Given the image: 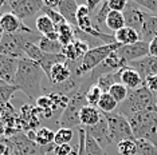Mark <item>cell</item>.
Here are the masks:
<instances>
[{
    "label": "cell",
    "instance_id": "cell-31",
    "mask_svg": "<svg viewBox=\"0 0 157 155\" xmlns=\"http://www.w3.org/2000/svg\"><path fill=\"white\" fill-rule=\"evenodd\" d=\"M108 94H110V96H113L114 100L120 104V103H122V102L128 98L129 90H128L122 83H117V84H114V86H112V88L109 90Z\"/></svg>",
    "mask_w": 157,
    "mask_h": 155
},
{
    "label": "cell",
    "instance_id": "cell-23",
    "mask_svg": "<svg viewBox=\"0 0 157 155\" xmlns=\"http://www.w3.org/2000/svg\"><path fill=\"white\" fill-rule=\"evenodd\" d=\"M55 31L59 35V43L65 47V45L73 43L75 40V32H74V27L70 26V24H63L58 28H55Z\"/></svg>",
    "mask_w": 157,
    "mask_h": 155
},
{
    "label": "cell",
    "instance_id": "cell-18",
    "mask_svg": "<svg viewBox=\"0 0 157 155\" xmlns=\"http://www.w3.org/2000/svg\"><path fill=\"white\" fill-rule=\"evenodd\" d=\"M140 38L145 43H151L155 38H157V16H153L151 13H148L142 28L140 31Z\"/></svg>",
    "mask_w": 157,
    "mask_h": 155
},
{
    "label": "cell",
    "instance_id": "cell-27",
    "mask_svg": "<svg viewBox=\"0 0 157 155\" xmlns=\"http://www.w3.org/2000/svg\"><path fill=\"white\" fill-rule=\"evenodd\" d=\"M97 108L102 114H110V112H116V110L118 108V103L114 100L113 96H110V94L106 92V94H102Z\"/></svg>",
    "mask_w": 157,
    "mask_h": 155
},
{
    "label": "cell",
    "instance_id": "cell-46",
    "mask_svg": "<svg viewBox=\"0 0 157 155\" xmlns=\"http://www.w3.org/2000/svg\"><path fill=\"white\" fill-rule=\"evenodd\" d=\"M69 155H78V144H77L75 147H73V151H71Z\"/></svg>",
    "mask_w": 157,
    "mask_h": 155
},
{
    "label": "cell",
    "instance_id": "cell-26",
    "mask_svg": "<svg viewBox=\"0 0 157 155\" xmlns=\"http://www.w3.org/2000/svg\"><path fill=\"white\" fill-rule=\"evenodd\" d=\"M106 27L109 28L113 32H117L121 28L125 27V19L122 12H117V11H110L106 19Z\"/></svg>",
    "mask_w": 157,
    "mask_h": 155
},
{
    "label": "cell",
    "instance_id": "cell-15",
    "mask_svg": "<svg viewBox=\"0 0 157 155\" xmlns=\"http://www.w3.org/2000/svg\"><path fill=\"white\" fill-rule=\"evenodd\" d=\"M77 11H78V4L75 0H60L58 5V12L63 16V19L67 22V24L73 26L74 28L78 26Z\"/></svg>",
    "mask_w": 157,
    "mask_h": 155
},
{
    "label": "cell",
    "instance_id": "cell-13",
    "mask_svg": "<svg viewBox=\"0 0 157 155\" xmlns=\"http://www.w3.org/2000/svg\"><path fill=\"white\" fill-rule=\"evenodd\" d=\"M17 66H19L17 59L0 55V80L8 84H13L17 72Z\"/></svg>",
    "mask_w": 157,
    "mask_h": 155
},
{
    "label": "cell",
    "instance_id": "cell-35",
    "mask_svg": "<svg viewBox=\"0 0 157 155\" xmlns=\"http://www.w3.org/2000/svg\"><path fill=\"white\" fill-rule=\"evenodd\" d=\"M137 143V150L140 155H157V144H153L149 140H136Z\"/></svg>",
    "mask_w": 157,
    "mask_h": 155
},
{
    "label": "cell",
    "instance_id": "cell-49",
    "mask_svg": "<svg viewBox=\"0 0 157 155\" xmlns=\"http://www.w3.org/2000/svg\"><path fill=\"white\" fill-rule=\"evenodd\" d=\"M0 118H2V111H0Z\"/></svg>",
    "mask_w": 157,
    "mask_h": 155
},
{
    "label": "cell",
    "instance_id": "cell-40",
    "mask_svg": "<svg viewBox=\"0 0 157 155\" xmlns=\"http://www.w3.org/2000/svg\"><path fill=\"white\" fill-rule=\"evenodd\" d=\"M110 11H117V12H124L125 7H126L128 2L126 0H108Z\"/></svg>",
    "mask_w": 157,
    "mask_h": 155
},
{
    "label": "cell",
    "instance_id": "cell-22",
    "mask_svg": "<svg viewBox=\"0 0 157 155\" xmlns=\"http://www.w3.org/2000/svg\"><path fill=\"white\" fill-rule=\"evenodd\" d=\"M117 83H121V78H120V71L117 72H112V74H108V75H103L101 76L99 79L97 80V86L101 88V91L103 94L109 92V90L112 88V86Z\"/></svg>",
    "mask_w": 157,
    "mask_h": 155
},
{
    "label": "cell",
    "instance_id": "cell-4",
    "mask_svg": "<svg viewBox=\"0 0 157 155\" xmlns=\"http://www.w3.org/2000/svg\"><path fill=\"white\" fill-rule=\"evenodd\" d=\"M134 140H149L157 144V108L146 110L128 118Z\"/></svg>",
    "mask_w": 157,
    "mask_h": 155
},
{
    "label": "cell",
    "instance_id": "cell-36",
    "mask_svg": "<svg viewBox=\"0 0 157 155\" xmlns=\"http://www.w3.org/2000/svg\"><path fill=\"white\" fill-rule=\"evenodd\" d=\"M102 91L101 88L97 86V84H94V86H91L90 88H89L87 94H86V102H87V106H93V107H97L98 103H99V99H101L102 96Z\"/></svg>",
    "mask_w": 157,
    "mask_h": 155
},
{
    "label": "cell",
    "instance_id": "cell-29",
    "mask_svg": "<svg viewBox=\"0 0 157 155\" xmlns=\"http://www.w3.org/2000/svg\"><path fill=\"white\" fill-rule=\"evenodd\" d=\"M16 91L17 88L13 84H8L0 80V107H4V106L8 104V102L11 100V98Z\"/></svg>",
    "mask_w": 157,
    "mask_h": 155
},
{
    "label": "cell",
    "instance_id": "cell-44",
    "mask_svg": "<svg viewBox=\"0 0 157 155\" xmlns=\"http://www.w3.org/2000/svg\"><path fill=\"white\" fill-rule=\"evenodd\" d=\"M149 56L151 58H157V38L149 43Z\"/></svg>",
    "mask_w": 157,
    "mask_h": 155
},
{
    "label": "cell",
    "instance_id": "cell-12",
    "mask_svg": "<svg viewBox=\"0 0 157 155\" xmlns=\"http://www.w3.org/2000/svg\"><path fill=\"white\" fill-rule=\"evenodd\" d=\"M2 27L4 34H17V32H31V28L27 27L17 16H15L12 12L2 13Z\"/></svg>",
    "mask_w": 157,
    "mask_h": 155
},
{
    "label": "cell",
    "instance_id": "cell-20",
    "mask_svg": "<svg viewBox=\"0 0 157 155\" xmlns=\"http://www.w3.org/2000/svg\"><path fill=\"white\" fill-rule=\"evenodd\" d=\"M28 138L31 140H34L38 146H48V144L54 143V138H55V132L48 127H40L36 132H28Z\"/></svg>",
    "mask_w": 157,
    "mask_h": 155
},
{
    "label": "cell",
    "instance_id": "cell-17",
    "mask_svg": "<svg viewBox=\"0 0 157 155\" xmlns=\"http://www.w3.org/2000/svg\"><path fill=\"white\" fill-rule=\"evenodd\" d=\"M102 118V112L97 107L93 106H85L79 112V121L82 127H91V126L97 124Z\"/></svg>",
    "mask_w": 157,
    "mask_h": 155
},
{
    "label": "cell",
    "instance_id": "cell-11",
    "mask_svg": "<svg viewBox=\"0 0 157 155\" xmlns=\"http://www.w3.org/2000/svg\"><path fill=\"white\" fill-rule=\"evenodd\" d=\"M128 67L136 70L142 78V82H145L149 76L157 75V58L146 56V58L140 59V60L128 63Z\"/></svg>",
    "mask_w": 157,
    "mask_h": 155
},
{
    "label": "cell",
    "instance_id": "cell-41",
    "mask_svg": "<svg viewBox=\"0 0 157 155\" xmlns=\"http://www.w3.org/2000/svg\"><path fill=\"white\" fill-rule=\"evenodd\" d=\"M144 86L148 88L151 92H157V75H153V76H149L148 79L144 82Z\"/></svg>",
    "mask_w": 157,
    "mask_h": 155
},
{
    "label": "cell",
    "instance_id": "cell-33",
    "mask_svg": "<svg viewBox=\"0 0 157 155\" xmlns=\"http://www.w3.org/2000/svg\"><path fill=\"white\" fill-rule=\"evenodd\" d=\"M74 136V132L71 128H58L55 132V138H54V143L56 146L60 144H69L71 142Z\"/></svg>",
    "mask_w": 157,
    "mask_h": 155
},
{
    "label": "cell",
    "instance_id": "cell-38",
    "mask_svg": "<svg viewBox=\"0 0 157 155\" xmlns=\"http://www.w3.org/2000/svg\"><path fill=\"white\" fill-rule=\"evenodd\" d=\"M136 2L148 13H151L153 16H157V0H136Z\"/></svg>",
    "mask_w": 157,
    "mask_h": 155
},
{
    "label": "cell",
    "instance_id": "cell-28",
    "mask_svg": "<svg viewBox=\"0 0 157 155\" xmlns=\"http://www.w3.org/2000/svg\"><path fill=\"white\" fill-rule=\"evenodd\" d=\"M35 26H36L38 34H40L42 36H46V35H48V34H51V32L55 31L54 23H52L51 20H50V17L46 16L44 13L36 17V20H35Z\"/></svg>",
    "mask_w": 157,
    "mask_h": 155
},
{
    "label": "cell",
    "instance_id": "cell-37",
    "mask_svg": "<svg viewBox=\"0 0 157 155\" xmlns=\"http://www.w3.org/2000/svg\"><path fill=\"white\" fill-rule=\"evenodd\" d=\"M42 12H43L46 16H48V17H50V20H51V22L54 23L55 28H58V27H60V26H63V24H66V23H67L66 20L63 19V16L58 12V9L46 8V7L43 5V7H42Z\"/></svg>",
    "mask_w": 157,
    "mask_h": 155
},
{
    "label": "cell",
    "instance_id": "cell-48",
    "mask_svg": "<svg viewBox=\"0 0 157 155\" xmlns=\"http://www.w3.org/2000/svg\"><path fill=\"white\" fill-rule=\"evenodd\" d=\"M153 95H155V99H156V107H157V92H155Z\"/></svg>",
    "mask_w": 157,
    "mask_h": 155
},
{
    "label": "cell",
    "instance_id": "cell-32",
    "mask_svg": "<svg viewBox=\"0 0 157 155\" xmlns=\"http://www.w3.org/2000/svg\"><path fill=\"white\" fill-rule=\"evenodd\" d=\"M85 146H86V154L87 155H105V150L101 147L97 140L89 134H86V140H85Z\"/></svg>",
    "mask_w": 157,
    "mask_h": 155
},
{
    "label": "cell",
    "instance_id": "cell-3",
    "mask_svg": "<svg viewBox=\"0 0 157 155\" xmlns=\"http://www.w3.org/2000/svg\"><path fill=\"white\" fill-rule=\"evenodd\" d=\"M153 108H157L155 95L145 86H142L137 90H129L128 98L122 103L118 104V108L116 110V112L128 119L137 112L153 110Z\"/></svg>",
    "mask_w": 157,
    "mask_h": 155
},
{
    "label": "cell",
    "instance_id": "cell-21",
    "mask_svg": "<svg viewBox=\"0 0 157 155\" xmlns=\"http://www.w3.org/2000/svg\"><path fill=\"white\" fill-rule=\"evenodd\" d=\"M59 63H66V58L63 54H44L42 56V59L38 62V64L40 66V68L43 70L44 75L50 76V72H51V68L55 64H59Z\"/></svg>",
    "mask_w": 157,
    "mask_h": 155
},
{
    "label": "cell",
    "instance_id": "cell-39",
    "mask_svg": "<svg viewBox=\"0 0 157 155\" xmlns=\"http://www.w3.org/2000/svg\"><path fill=\"white\" fill-rule=\"evenodd\" d=\"M85 140H86V131H85V127L81 126L78 127V155H87Z\"/></svg>",
    "mask_w": 157,
    "mask_h": 155
},
{
    "label": "cell",
    "instance_id": "cell-7",
    "mask_svg": "<svg viewBox=\"0 0 157 155\" xmlns=\"http://www.w3.org/2000/svg\"><path fill=\"white\" fill-rule=\"evenodd\" d=\"M122 15L125 19V27H129L140 34L142 24H144L146 16H148V12L142 7L138 5L137 2H128Z\"/></svg>",
    "mask_w": 157,
    "mask_h": 155
},
{
    "label": "cell",
    "instance_id": "cell-2",
    "mask_svg": "<svg viewBox=\"0 0 157 155\" xmlns=\"http://www.w3.org/2000/svg\"><path fill=\"white\" fill-rule=\"evenodd\" d=\"M121 47V44L114 43V44H106L101 47H95L89 50V52L83 56L82 59L77 62H69L66 60L67 66L70 67L73 76L77 78H85L87 74H90L94 68L101 64L106 58H109L114 51H117Z\"/></svg>",
    "mask_w": 157,
    "mask_h": 155
},
{
    "label": "cell",
    "instance_id": "cell-25",
    "mask_svg": "<svg viewBox=\"0 0 157 155\" xmlns=\"http://www.w3.org/2000/svg\"><path fill=\"white\" fill-rule=\"evenodd\" d=\"M109 12H110L109 3L108 2H103L101 4V7L97 9V12L91 16L93 24H94V27L97 28L98 31H101V27L103 26V24H106V19H108Z\"/></svg>",
    "mask_w": 157,
    "mask_h": 155
},
{
    "label": "cell",
    "instance_id": "cell-24",
    "mask_svg": "<svg viewBox=\"0 0 157 155\" xmlns=\"http://www.w3.org/2000/svg\"><path fill=\"white\" fill-rule=\"evenodd\" d=\"M38 47L44 54H62V50H63V45L59 41L50 40L46 36L40 38V40L38 41Z\"/></svg>",
    "mask_w": 157,
    "mask_h": 155
},
{
    "label": "cell",
    "instance_id": "cell-45",
    "mask_svg": "<svg viewBox=\"0 0 157 155\" xmlns=\"http://www.w3.org/2000/svg\"><path fill=\"white\" fill-rule=\"evenodd\" d=\"M43 5L46 8H51V9H58V5L60 3V0H43Z\"/></svg>",
    "mask_w": 157,
    "mask_h": 155
},
{
    "label": "cell",
    "instance_id": "cell-5",
    "mask_svg": "<svg viewBox=\"0 0 157 155\" xmlns=\"http://www.w3.org/2000/svg\"><path fill=\"white\" fill-rule=\"evenodd\" d=\"M42 35L34 31L31 32H17V34H4L0 38V55L8 56L13 59L26 58L24 54V44L26 43H35L40 40Z\"/></svg>",
    "mask_w": 157,
    "mask_h": 155
},
{
    "label": "cell",
    "instance_id": "cell-30",
    "mask_svg": "<svg viewBox=\"0 0 157 155\" xmlns=\"http://www.w3.org/2000/svg\"><path fill=\"white\" fill-rule=\"evenodd\" d=\"M117 153L120 155H136L138 154L137 143L134 139H125L117 144Z\"/></svg>",
    "mask_w": 157,
    "mask_h": 155
},
{
    "label": "cell",
    "instance_id": "cell-43",
    "mask_svg": "<svg viewBox=\"0 0 157 155\" xmlns=\"http://www.w3.org/2000/svg\"><path fill=\"white\" fill-rule=\"evenodd\" d=\"M102 3H103V2H99V0H87L85 4H86V7L89 8V11H90L91 16H93L95 12H97V9L99 8V7H101Z\"/></svg>",
    "mask_w": 157,
    "mask_h": 155
},
{
    "label": "cell",
    "instance_id": "cell-8",
    "mask_svg": "<svg viewBox=\"0 0 157 155\" xmlns=\"http://www.w3.org/2000/svg\"><path fill=\"white\" fill-rule=\"evenodd\" d=\"M11 7V11L20 20L28 19L35 16L38 12L42 11L43 3L40 0H10L7 3Z\"/></svg>",
    "mask_w": 157,
    "mask_h": 155
},
{
    "label": "cell",
    "instance_id": "cell-19",
    "mask_svg": "<svg viewBox=\"0 0 157 155\" xmlns=\"http://www.w3.org/2000/svg\"><path fill=\"white\" fill-rule=\"evenodd\" d=\"M114 39L116 41L121 45H130V44H136L137 41L141 40L140 34L137 31L132 30L129 27H124L120 31L114 32Z\"/></svg>",
    "mask_w": 157,
    "mask_h": 155
},
{
    "label": "cell",
    "instance_id": "cell-10",
    "mask_svg": "<svg viewBox=\"0 0 157 155\" xmlns=\"http://www.w3.org/2000/svg\"><path fill=\"white\" fill-rule=\"evenodd\" d=\"M85 131L86 134H89L90 136H93L97 142L101 144V147L103 150L106 147L112 146V142H110V134H109V126H108V121L102 114V118L97 124L91 126V127H85Z\"/></svg>",
    "mask_w": 157,
    "mask_h": 155
},
{
    "label": "cell",
    "instance_id": "cell-47",
    "mask_svg": "<svg viewBox=\"0 0 157 155\" xmlns=\"http://www.w3.org/2000/svg\"><path fill=\"white\" fill-rule=\"evenodd\" d=\"M0 16H2V13H0ZM4 35V31H3V27H2V19H0V38Z\"/></svg>",
    "mask_w": 157,
    "mask_h": 155
},
{
    "label": "cell",
    "instance_id": "cell-14",
    "mask_svg": "<svg viewBox=\"0 0 157 155\" xmlns=\"http://www.w3.org/2000/svg\"><path fill=\"white\" fill-rule=\"evenodd\" d=\"M120 78H121V83L128 90H137L144 86V82H142V78L140 76V74L128 66L120 70Z\"/></svg>",
    "mask_w": 157,
    "mask_h": 155
},
{
    "label": "cell",
    "instance_id": "cell-34",
    "mask_svg": "<svg viewBox=\"0 0 157 155\" xmlns=\"http://www.w3.org/2000/svg\"><path fill=\"white\" fill-rule=\"evenodd\" d=\"M24 54H26V58H28V59H31V60L38 63L42 59V56L44 55V52L40 51V48L38 47V44L26 43L24 44Z\"/></svg>",
    "mask_w": 157,
    "mask_h": 155
},
{
    "label": "cell",
    "instance_id": "cell-1",
    "mask_svg": "<svg viewBox=\"0 0 157 155\" xmlns=\"http://www.w3.org/2000/svg\"><path fill=\"white\" fill-rule=\"evenodd\" d=\"M43 70L36 62L28 58L19 60L17 72L13 80V86L19 91L26 94L30 100L36 102L42 96V79H43Z\"/></svg>",
    "mask_w": 157,
    "mask_h": 155
},
{
    "label": "cell",
    "instance_id": "cell-9",
    "mask_svg": "<svg viewBox=\"0 0 157 155\" xmlns=\"http://www.w3.org/2000/svg\"><path fill=\"white\" fill-rule=\"evenodd\" d=\"M116 52L126 63H132V62L140 60V59H144L146 56H149V44L140 40L136 44L121 45Z\"/></svg>",
    "mask_w": 157,
    "mask_h": 155
},
{
    "label": "cell",
    "instance_id": "cell-6",
    "mask_svg": "<svg viewBox=\"0 0 157 155\" xmlns=\"http://www.w3.org/2000/svg\"><path fill=\"white\" fill-rule=\"evenodd\" d=\"M103 116L108 121L109 134H110V142L112 144H118L121 140L125 139H134L133 132H132L130 124L125 116L117 114V112H110V114H103Z\"/></svg>",
    "mask_w": 157,
    "mask_h": 155
},
{
    "label": "cell",
    "instance_id": "cell-16",
    "mask_svg": "<svg viewBox=\"0 0 157 155\" xmlns=\"http://www.w3.org/2000/svg\"><path fill=\"white\" fill-rule=\"evenodd\" d=\"M71 76H73V74H71V70L67 66V63H59V64H55L51 68L48 80L52 87V86H58V84L67 82Z\"/></svg>",
    "mask_w": 157,
    "mask_h": 155
},
{
    "label": "cell",
    "instance_id": "cell-42",
    "mask_svg": "<svg viewBox=\"0 0 157 155\" xmlns=\"http://www.w3.org/2000/svg\"><path fill=\"white\" fill-rule=\"evenodd\" d=\"M73 151V147L70 144H60V146H55L54 155H69Z\"/></svg>",
    "mask_w": 157,
    "mask_h": 155
}]
</instances>
